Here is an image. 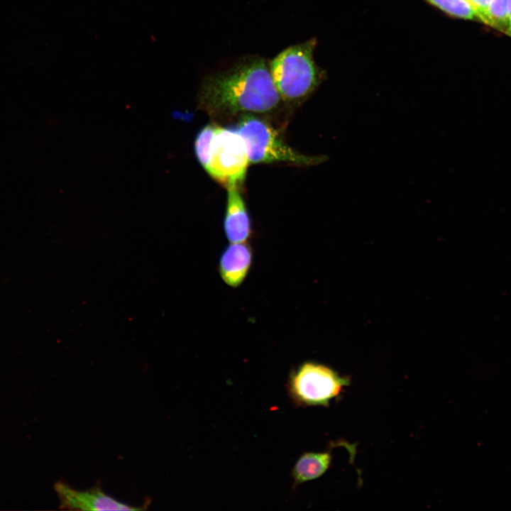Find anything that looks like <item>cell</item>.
<instances>
[{
    "mask_svg": "<svg viewBox=\"0 0 511 511\" xmlns=\"http://www.w3.org/2000/svg\"><path fill=\"white\" fill-rule=\"evenodd\" d=\"M198 98L199 108L215 117L266 113L281 101L268 61L256 55L244 56L231 67L208 75Z\"/></svg>",
    "mask_w": 511,
    "mask_h": 511,
    "instance_id": "obj_1",
    "label": "cell"
},
{
    "mask_svg": "<svg viewBox=\"0 0 511 511\" xmlns=\"http://www.w3.org/2000/svg\"><path fill=\"white\" fill-rule=\"evenodd\" d=\"M196 157L206 172L226 188L241 187L249 163L247 150L236 130L209 124L194 141Z\"/></svg>",
    "mask_w": 511,
    "mask_h": 511,
    "instance_id": "obj_2",
    "label": "cell"
},
{
    "mask_svg": "<svg viewBox=\"0 0 511 511\" xmlns=\"http://www.w3.org/2000/svg\"><path fill=\"white\" fill-rule=\"evenodd\" d=\"M317 40L311 38L282 50L268 61L271 77L281 100L296 104L306 100L326 79L314 60Z\"/></svg>",
    "mask_w": 511,
    "mask_h": 511,
    "instance_id": "obj_3",
    "label": "cell"
},
{
    "mask_svg": "<svg viewBox=\"0 0 511 511\" xmlns=\"http://www.w3.org/2000/svg\"><path fill=\"white\" fill-rule=\"evenodd\" d=\"M236 130L243 139L251 163L285 162L311 166L328 160L326 155H306L295 151L269 123L253 116H243Z\"/></svg>",
    "mask_w": 511,
    "mask_h": 511,
    "instance_id": "obj_4",
    "label": "cell"
},
{
    "mask_svg": "<svg viewBox=\"0 0 511 511\" xmlns=\"http://www.w3.org/2000/svg\"><path fill=\"white\" fill-rule=\"evenodd\" d=\"M350 381L327 366L306 361L292 370L287 388L290 397L299 406L327 407Z\"/></svg>",
    "mask_w": 511,
    "mask_h": 511,
    "instance_id": "obj_5",
    "label": "cell"
},
{
    "mask_svg": "<svg viewBox=\"0 0 511 511\" xmlns=\"http://www.w3.org/2000/svg\"><path fill=\"white\" fill-rule=\"evenodd\" d=\"M55 489L62 509L94 511L141 510V507L117 501L97 486L85 490H78L64 482H57Z\"/></svg>",
    "mask_w": 511,
    "mask_h": 511,
    "instance_id": "obj_6",
    "label": "cell"
},
{
    "mask_svg": "<svg viewBox=\"0 0 511 511\" xmlns=\"http://www.w3.org/2000/svg\"><path fill=\"white\" fill-rule=\"evenodd\" d=\"M253 262V251L248 242L230 243L221 252L217 270L224 282L239 287L248 276Z\"/></svg>",
    "mask_w": 511,
    "mask_h": 511,
    "instance_id": "obj_7",
    "label": "cell"
},
{
    "mask_svg": "<svg viewBox=\"0 0 511 511\" xmlns=\"http://www.w3.org/2000/svg\"><path fill=\"white\" fill-rule=\"evenodd\" d=\"M239 189L234 185L227 187L224 230L230 243L247 242L252 236L251 219Z\"/></svg>",
    "mask_w": 511,
    "mask_h": 511,
    "instance_id": "obj_8",
    "label": "cell"
},
{
    "mask_svg": "<svg viewBox=\"0 0 511 511\" xmlns=\"http://www.w3.org/2000/svg\"><path fill=\"white\" fill-rule=\"evenodd\" d=\"M337 446H346L347 444L345 442L334 443L327 451L302 454L292 470L294 486L322 476L331 466L332 460L331 449Z\"/></svg>",
    "mask_w": 511,
    "mask_h": 511,
    "instance_id": "obj_9",
    "label": "cell"
},
{
    "mask_svg": "<svg viewBox=\"0 0 511 511\" xmlns=\"http://www.w3.org/2000/svg\"><path fill=\"white\" fill-rule=\"evenodd\" d=\"M443 11L458 18L480 21L468 0H427Z\"/></svg>",
    "mask_w": 511,
    "mask_h": 511,
    "instance_id": "obj_10",
    "label": "cell"
},
{
    "mask_svg": "<svg viewBox=\"0 0 511 511\" xmlns=\"http://www.w3.org/2000/svg\"><path fill=\"white\" fill-rule=\"evenodd\" d=\"M510 0H492L488 11L489 26L506 33Z\"/></svg>",
    "mask_w": 511,
    "mask_h": 511,
    "instance_id": "obj_11",
    "label": "cell"
},
{
    "mask_svg": "<svg viewBox=\"0 0 511 511\" xmlns=\"http://www.w3.org/2000/svg\"><path fill=\"white\" fill-rule=\"evenodd\" d=\"M476 11L481 22L489 26L488 11L492 0H468Z\"/></svg>",
    "mask_w": 511,
    "mask_h": 511,
    "instance_id": "obj_12",
    "label": "cell"
},
{
    "mask_svg": "<svg viewBox=\"0 0 511 511\" xmlns=\"http://www.w3.org/2000/svg\"><path fill=\"white\" fill-rule=\"evenodd\" d=\"M506 34L511 36V0L509 5L508 13H507V28Z\"/></svg>",
    "mask_w": 511,
    "mask_h": 511,
    "instance_id": "obj_13",
    "label": "cell"
}]
</instances>
